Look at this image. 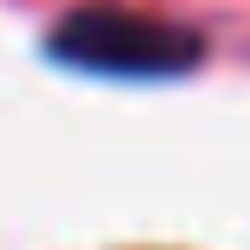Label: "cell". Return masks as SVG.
Masks as SVG:
<instances>
[{
  "mask_svg": "<svg viewBox=\"0 0 250 250\" xmlns=\"http://www.w3.org/2000/svg\"><path fill=\"white\" fill-rule=\"evenodd\" d=\"M46 60H60L66 73H92V79H185L204 60V33L158 20V13L73 7L53 20Z\"/></svg>",
  "mask_w": 250,
  "mask_h": 250,
  "instance_id": "obj_1",
  "label": "cell"
}]
</instances>
